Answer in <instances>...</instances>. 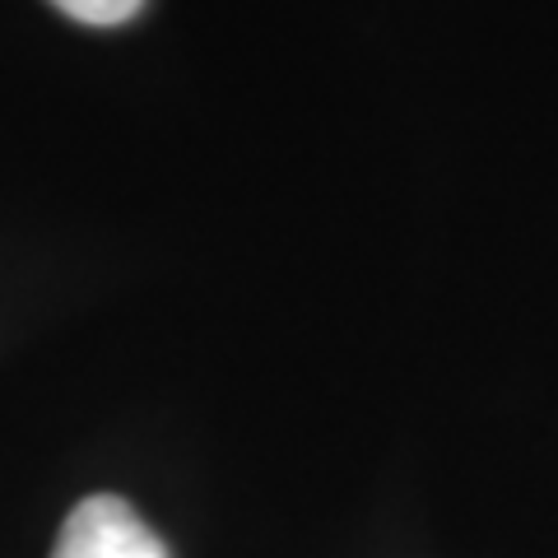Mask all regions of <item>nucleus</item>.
Listing matches in <instances>:
<instances>
[{
  "mask_svg": "<svg viewBox=\"0 0 558 558\" xmlns=\"http://www.w3.org/2000/svg\"><path fill=\"white\" fill-rule=\"evenodd\" d=\"M51 558H168V549L126 498L94 494L61 521Z\"/></svg>",
  "mask_w": 558,
  "mask_h": 558,
  "instance_id": "obj_1",
  "label": "nucleus"
},
{
  "mask_svg": "<svg viewBox=\"0 0 558 558\" xmlns=\"http://www.w3.org/2000/svg\"><path fill=\"white\" fill-rule=\"evenodd\" d=\"M61 14L80 24H94V28H108V24H126L131 14L145 5V0H51Z\"/></svg>",
  "mask_w": 558,
  "mask_h": 558,
  "instance_id": "obj_2",
  "label": "nucleus"
}]
</instances>
